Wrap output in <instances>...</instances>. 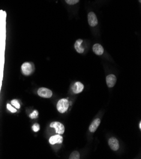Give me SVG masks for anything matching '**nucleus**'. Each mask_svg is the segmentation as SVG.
Returning <instances> with one entry per match:
<instances>
[{
    "label": "nucleus",
    "instance_id": "nucleus-1",
    "mask_svg": "<svg viewBox=\"0 0 141 159\" xmlns=\"http://www.w3.org/2000/svg\"><path fill=\"white\" fill-rule=\"evenodd\" d=\"M69 107V102L67 99L63 98L61 99L60 100L58 101L56 107L58 112L63 114L65 113L68 108Z\"/></svg>",
    "mask_w": 141,
    "mask_h": 159
},
{
    "label": "nucleus",
    "instance_id": "nucleus-2",
    "mask_svg": "<svg viewBox=\"0 0 141 159\" xmlns=\"http://www.w3.org/2000/svg\"><path fill=\"white\" fill-rule=\"evenodd\" d=\"M21 69L23 74L26 76H29L32 74L34 71V67L32 64L29 62H25L21 66Z\"/></svg>",
    "mask_w": 141,
    "mask_h": 159
},
{
    "label": "nucleus",
    "instance_id": "nucleus-3",
    "mask_svg": "<svg viewBox=\"0 0 141 159\" xmlns=\"http://www.w3.org/2000/svg\"><path fill=\"white\" fill-rule=\"evenodd\" d=\"M50 127L54 128L58 134H62L65 132V127L60 122H53L50 124Z\"/></svg>",
    "mask_w": 141,
    "mask_h": 159
},
{
    "label": "nucleus",
    "instance_id": "nucleus-4",
    "mask_svg": "<svg viewBox=\"0 0 141 159\" xmlns=\"http://www.w3.org/2000/svg\"><path fill=\"white\" fill-rule=\"evenodd\" d=\"M38 94L39 96L45 98H50L53 95L51 90L46 88H41L38 90Z\"/></svg>",
    "mask_w": 141,
    "mask_h": 159
},
{
    "label": "nucleus",
    "instance_id": "nucleus-5",
    "mask_svg": "<svg viewBox=\"0 0 141 159\" xmlns=\"http://www.w3.org/2000/svg\"><path fill=\"white\" fill-rule=\"evenodd\" d=\"M88 22L89 26L91 27H95L98 25V19L94 12H90L88 14Z\"/></svg>",
    "mask_w": 141,
    "mask_h": 159
},
{
    "label": "nucleus",
    "instance_id": "nucleus-6",
    "mask_svg": "<svg viewBox=\"0 0 141 159\" xmlns=\"http://www.w3.org/2000/svg\"><path fill=\"white\" fill-rule=\"evenodd\" d=\"M108 144L110 149L113 151H117L119 149V142L116 138H111L108 141Z\"/></svg>",
    "mask_w": 141,
    "mask_h": 159
},
{
    "label": "nucleus",
    "instance_id": "nucleus-7",
    "mask_svg": "<svg viewBox=\"0 0 141 159\" xmlns=\"http://www.w3.org/2000/svg\"><path fill=\"white\" fill-rule=\"evenodd\" d=\"M50 143L51 144H55L56 143L58 144H62L63 142V137L60 135V134H56V135L53 136L50 138Z\"/></svg>",
    "mask_w": 141,
    "mask_h": 159
},
{
    "label": "nucleus",
    "instance_id": "nucleus-8",
    "mask_svg": "<svg viewBox=\"0 0 141 159\" xmlns=\"http://www.w3.org/2000/svg\"><path fill=\"white\" fill-rule=\"evenodd\" d=\"M84 84L80 82H76L72 87V91L75 94L81 93L84 90Z\"/></svg>",
    "mask_w": 141,
    "mask_h": 159
},
{
    "label": "nucleus",
    "instance_id": "nucleus-9",
    "mask_svg": "<svg viewBox=\"0 0 141 159\" xmlns=\"http://www.w3.org/2000/svg\"><path fill=\"white\" fill-rule=\"evenodd\" d=\"M106 80H107V84L109 88H113L116 84V77L115 75L110 74L107 77Z\"/></svg>",
    "mask_w": 141,
    "mask_h": 159
},
{
    "label": "nucleus",
    "instance_id": "nucleus-10",
    "mask_svg": "<svg viewBox=\"0 0 141 159\" xmlns=\"http://www.w3.org/2000/svg\"><path fill=\"white\" fill-rule=\"evenodd\" d=\"M101 123V120L99 118H97L93 120V122L91 123V124L89 126V131L91 132H95L98 128L99 127V124Z\"/></svg>",
    "mask_w": 141,
    "mask_h": 159
},
{
    "label": "nucleus",
    "instance_id": "nucleus-11",
    "mask_svg": "<svg viewBox=\"0 0 141 159\" xmlns=\"http://www.w3.org/2000/svg\"><path fill=\"white\" fill-rule=\"evenodd\" d=\"M94 53L98 55H102L104 53L103 47L99 44H95L92 47Z\"/></svg>",
    "mask_w": 141,
    "mask_h": 159
},
{
    "label": "nucleus",
    "instance_id": "nucleus-12",
    "mask_svg": "<svg viewBox=\"0 0 141 159\" xmlns=\"http://www.w3.org/2000/svg\"><path fill=\"white\" fill-rule=\"evenodd\" d=\"M82 43H83V40L80 39L77 40L75 43V45H74L75 49L79 53H82L84 52V48L82 46Z\"/></svg>",
    "mask_w": 141,
    "mask_h": 159
},
{
    "label": "nucleus",
    "instance_id": "nucleus-13",
    "mask_svg": "<svg viewBox=\"0 0 141 159\" xmlns=\"http://www.w3.org/2000/svg\"><path fill=\"white\" fill-rule=\"evenodd\" d=\"M70 159H79L80 158V154L77 151L73 152L71 155H70Z\"/></svg>",
    "mask_w": 141,
    "mask_h": 159
},
{
    "label": "nucleus",
    "instance_id": "nucleus-14",
    "mask_svg": "<svg viewBox=\"0 0 141 159\" xmlns=\"http://www.w3.org/2000/svg\"><path fill=\"white\" fill-rule=\"evenodd\" d=\"M11 104L12 105H13L15 108H17V109H19L20 107V103H19L18 101L17 100H11Z\"/></svg>",
    "mask_w": 141,
    "mask_h": 159
},
{
    "label": "nucleus",
    "instance_id": "nucleus-15",
    "mask_svg": "<svg viewBox=\"0 0 141 159\" xmlns=\"http://www.w3.org/2000/svg\"><path fill=\"white\" fill-rule=\"evenodd\" d=\"M38 115H39V112L38 111H34L32 114H30L29 115V117L32 119H36L38 117Z\"/></svg>",
    "mask_w": 141,
    "mask_h": 159
},
{
    "label": "nucleus",
    "instance_id": "nucleus-16",
    "mask_svg": "<svg viewBox=\"0 0 141 159\" xmlns=\"http://www.w3.org/2000/svg\"><path fill=\"white\" fill-rule=\"evenodd\" d=\"M7 108L8 111H10L11 112L15 113L17 112V108H15L14 107H12L10 104H7Z\"/></svg>",
    "mask_w": 141,
    "mask_h": 159
},
{
    "label": "nucleus",
    "instance_id": "nucleus-17",
    "mask_svg": "<svg viewBox=\"0 0 141 159\" xmlns=\"http://www.w3.org/2000/svg\"><path fill=\"white\" fill-rule=\"evenodd\" d=\"M65 2L67 4L70 5H74L79 3V0H65Z\"/></svg>",
    "mask_w": 141,
    "mask_h": 159
},
{
    "label": "nucleus",
    "instance_id": "nucleus-18",
    "mask_svg": "<svg viewBox=\"0 0 141 159\" xmlns=\"http://www.w3.org/2000/svg\"><path fill=\"white\" fill-rule=\"evenodd\" d=\"M32 130L34 131V132H38L39 131L40 129V126L38 124V123H35L33 126H32Z\"/></svg>",
    "mask_w": 141,
    "mask_h": 159
},
{
    "label": "nucleus",
    "instance_id": "nucleus-19",
    "mask_svg": "<svg viewBox=\"0 0 141 159\" xmlns=\"http://www.w3.org/2000/svg\"><path fill=\"white\" fill-rule=\"evenodd\" d=\"M139 128H140V129H141V123H140V122L139 123Z\"/></svg>",
    "mask_w": 141,
    "mask_h": 159
},
{
    "label": "nucleus",
    "instance_id": "nucleus-20",
    "mask_svg": "<svg viewBox=\"0 0 141 159\" xmlns=\"http://www.w3.org/2000/svg\"><path fill=\"white\" fill-rule=\"evenodd\" d=\"M139 2H140V3L141 2V0H139Z\"/></svg>",
    "mask_w": 141,
    "mask_h": 159
}]
</instances>
